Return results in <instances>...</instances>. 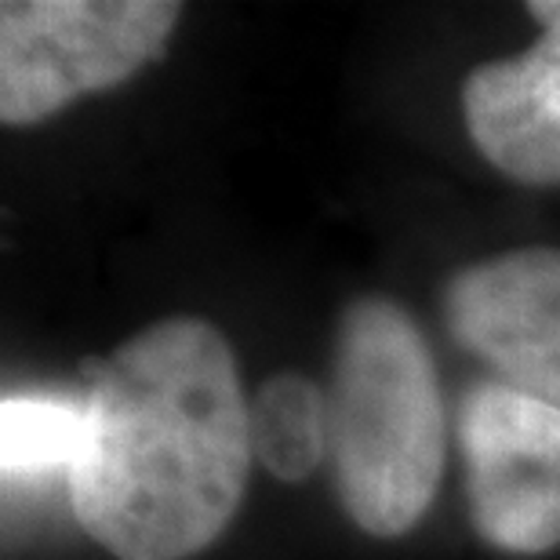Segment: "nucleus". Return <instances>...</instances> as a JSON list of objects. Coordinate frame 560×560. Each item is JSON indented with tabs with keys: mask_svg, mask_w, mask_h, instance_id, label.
<instances>
[{
	"mask_svg": "<svg viewBox=\"0 0 560 560\" xmlns=\"http://www.w3.org/2000/svg\"><path fill=\"white\" fill-rule=\"evenodd\" d=\"M252 458V400L226 335L200 317L156 320L88 389L73 513L117 560H186L237 517Z\"/></svg>",
	"mask_w": 560,
	"mask_h": 560,
	"instance_id": "1",
	"label": "nucleus"
},
{
	"mask_svg": "<svg viewBox=\"0 0 560 560\" xmlns=\"http://www.w3.org/2000/svg\"><path fill=\"white\" fill-rule=\"evenodd\" d=\"M447 419L433 350L394 299H357L335 335L328 458L350 521L400 539L425 517L444 477Z\"/></svg>",
	"mask_w": 560,
	"mask_h": 560,
	"instance_id": "2",
	"label": "nucleus"
},
{
	"mask_svg": "<svg viewBox=\"0 0 560 560\" xmlns=\"http://www.w3.org/2000/svg\"><path fill=\"white\" fill-rule=\"evenodd\" d=\"M178 15L172 0H4L0 120L26 128L125 84L161 59Z\"/></svg>",
	"mask_w": 560,
	"mask_h": 560,
	"instance_id": "3",
	"label": "nucleus"
},
{
	"mask_svg": "<svg viewBox=\"0 0 560 560\" xmlns=\"http://www.w3.org/2000/svg\"><path fill=\"white\" fill-rule=\"evenodd\" d=\"M469 521L502 553L560 546V408L499 378L469 386L458 405Z\"/></svg>",
	"mask_w": 560,
	"mask_h": 560,
	"instance_id": "4",
	"label": "nucleus"
},
{
	"mask_svg": "<svg viewBox=\"0 0 560 560\" xmlns=\"http://www.w3.org/2000/svg\"><path fill=\"white\" fill-rule=\"evenodd\" d=\"M444 320L499 383L560 408V248L502 252L458 270Z\"/></svg>",
	"mask_w": 560,
	"mask_h": 560,
	"instance_id": "5",
	"label": "nucleus"
},
{
	"mask_svg": "<svg viewBox=\"0 0 560 560\" xmlns=\"http://www.w3.org/2000/svg\"><path fill=\"white\" fill-rule=\"evenodd\" d=\"M539 40L513 59L477 66L463 114L477 150L524 186H560V0L528 4Z\"/></svg>",
	"mask_w": 560,
	"mask_h": 560,
	"instance_id": "6",
	"label": "nucleus"
},
{
	"mask_svg": "<svg viewBox=\"0 0 560 560\" xmlns=\"http://www.w3.org/2000/svg\"><path fill=\"white\" fill-rule=\"evenodd\" d=\"M252 447L266 474L302 485L328 458V394L299 372H277L252 397Z\"/></svg>",
	"mask_w": 560,
	"mask_h": 560,
	"instance_id": "7",
	"label": "nucleus"
},
{
	"mask_svg": "<svg viewBox=\"0 0 560 560\" xmlns=\"http://www.w3.org/2000/svg\"><path fill=\"white\" fill-rule=\"evenodd\" d=\"M84 441V405L55 394H8L0 400V466L4 480H33L73 469Z\"/></svg>",
	"mask_w": 560,
	"mask_h": 560,
	"instance_id": "8",
	"label": "nucleus"
}]
</instances>
